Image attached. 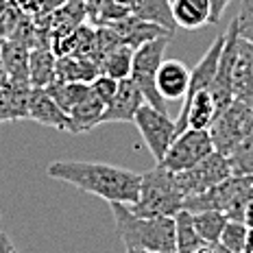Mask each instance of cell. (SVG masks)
Masks as SVG:
<instances>
[{
    "instance_id": "cell-14",
    "label": "cell",
    "mask_w": 253,
    "mask_h": 253,
    "mask_svg": "<svg viewBox=\"0 0 253 253\" xmlns=\"http://www.w3.org/2000/svg\"><path fill=\"white\" fill-rule=\"evenodd\" d=\"M234 98L253 107V44L240 38L234 63Z\"/></svg>"
},
{
    "instance_id": "cell-11",
    "label": "cell",
    "mask_w": 253,
    "mask_h": 253,
    "mask_svg": "<svg viewBox=\"0 0 253 253\" xmlns=\"http://www.w3.org/2000/svg\"><path fill=\"white\" fill-rule=\"evenodd\" d=\"M144 103H146L144 96H142L140 87L133 83V79H123V81H118V89H116V96L112 98V103L105 107L101 125L133 123L135 114Z\"/></svg>"
},
{
    "instance_id": "cell-1",
    "label": "cell",
    "mask_w": 253,
    "mask_h": 253,
    "mask_svg": "<svg viewBox=\"0 0 253 253\" xmlns=\"http://www.w3.org/2000/svg\"><path fill=\"white\" fill-rule=\"evenodd\" d=\"M46 175L94 194L107 203L125 205H131L138 199L142 177L133 170L103 162H52L46 168Z\"/></svg>"
},
{
    "instance_id": "cell-6",
    "label": "cell",
    "mask_w": 253,
    "mask_h": 253,
    "mask_svg": "<svg viewBox=\"0 0 253 253\" xmlns=\"http://www.w3.org/2000/svg\"><path fill=\"white\" fill-rule=\"evenodd\" d=\"M208 131L210 138H212L214 151L229 155L253 131V107L234 98V103L229 107H225L216 116Z\"/></svg>"
},
{
    "instance_id": "cell-37",
    "label": "cell",
    "mask_w": 253,
    "mask_h": 253,
    "mask_svg": "<svg viewBox=\"0 0 253 253\" xmlns=\"http://www.w3.org/2000/svg\"><path fill=\"white\" fill-rule=\"evenodd\" d=\"M13 253H20V251H13Z\"/></svg>"
},
{
    "instance_id": "cell-10",
    "label": "cell",
    "mask_w": 253,
    "mask_h": 253,
    "mask_svg": "<svg viewBox=\"0 0 253 253\" xmlns=\"http://www.w3.org/2000/svg\"><path fill=\"white\" fill-rule=\"evenodd\" d=\"M236 46H238V33H236L234 22L225 31V44L218 57L214 81L210 85V94L216 105V116L234 103V63H236Z\"/></svg>"
},
{
    "instance_id": "cell-8",
    "label": "cell",
    "mask_w": 253,
    "mask_h": 253,
    "mask_svg": "<svg viewBox=\"0 0 253 253\" xmlns=\"http://www.w3.org/2000/svg\"><path fill=\"white\" fill-rule=\"evenodd\" d=\"M231 175H234V172H231L229 157L223 155V153H218V151L210 153L205 160H201L199 164L188 168V170L175 172L177 186L186 199L194 197V194H199V192H205L208 188L225 181V179L231 177Z\"/></svg>"
},
{
    "instance_id": "cell-16",
    "label": "cell",
    "mask_w": 253,
    "mask_h": 253,
    "mask_svg": "<svg viewBox=\"0 0 253 253\" xmlns=\"http://www.w3.org/2000/svg\"><path fill=\"white\" fill-rule=\"evenodd\" d=\"M101 75L98 61L85 55H63L57 57V79L59 81H77V83H92Z\"/></svg>"
},
{
    "instance_id": "cell-4",
    "label": "cell",
    "mask_w": 253,
    "mask_h": 253,
    "mask_svg": "<svg viewBox=\"0 0 253 253\" xmlns=\"http://www.w3.org/2000/svg\"><path fill=\"white\" fill-rule=\"evenodd\" d=\"M253 197V177L247 175H231L225 181L188 197L183 201V210L188 212H203V210H216L223 212L229 220H242L245 205Z\"/></svg>"
},
{
    "instance_id": "cell-21",
    "label": "cell",
    "mask_w": 253,
    "mask_h": 253,
    "mask_svg": "<svg viewBox=\"0 0 253 253\" xmlns=\"http://www.w3.org/2000/svg\"><path fill=\"white\" fill-rule=\"evenodd\" d=\"M0 59L9 81L29 83V50L22 42H4L0 46Z\"/></svg>"
},
{
    "instance_id": "cell-22",
    "label": "cell",
    "mask_w": 253,
    "mask_h": 253,
    "mask_svg": "<svg viewBox=\"0 0 253 253\" xmlns=\"http://www.w3.org/2000/svg\"><path fill=\"white\" fill-rule=\"evenodd\" d=\"M131 63H133V48L118 44L98 57V70H101V75L114 77L116 81H123V79H129L131 75Z\"/></svg>"
},
{
    "instance_id": "cell-7",
    "label": "cell",
    "mask_w": 253,
    "mask_h": 253,
    "mask_svg": "<svg viewBox=\"0 0 253 253\" xmlns=\"http://www.w3.org/2000/svg\"><path fill=\"white\" fill-rule=\"evenodd\" d=\"M214 153V144L210 138V131L205 129H186L183 133H179L172 144L168 146L166 155L162 162L164 168H168L170 172H181L192 168L194 164H199L201 160Z\"/></svg>"
},
{
    "instance_id": "cell-28",
    "label": "cell",
    "mask_w": 253,
    "mask_h": 253,
    "mask_svg": "<svg viewBox=\"0 0 253 253\" xmlns=\"http://www.w3.org/2000/svg\"><path fill=\"white\" fill-rule=\"evenodd\" d=\"M231 22L236 26L238 38L253 44V0H240V9Z\"/></svg>"
},
{
    "instance_id": "cell-30",
    "label": "cell",
    "mask_w": 253,
    "mask_h": 253,
    "mask_svg": "<svg viewBox=\"0 0 253 253\" xmlns=\"http://www.w3.org/2000/svg\"><path fill=\"white\" fill-rule=\"evenodd\" d=\"M210 2V24H218V20L223 18L225 9L229 7L231 0H208Z\"/></svg>"
},
{
    "instance_id": "cell-32",
    "label": "cell",
    "mask_w": 253,
    "mask_h": 253,
    "mask_svg": "<svg viewBox=\"0 0 253 253\" xmlns=\"http://www.w3.org/2000/svg\"><path fill=\"white\" fill-rule=\"evenodd\" d=\"M194 253H229L220 242H203Z\"/></svg>"
},
{
    "instance_id": "cell-3",
    "label": "cell",
    "mask_w": 253,
    "mask_h": 253,
    "mask_svg": "<svg viewBox=\"0 0 253 253\" xmlns=\"http://www.w3.org/2000/svg\"><path fill=\"white\" fill-rule=\"evenodd\" d=\"M183 192L177 186L175 172H170L162 164H155L151 170L142 172L138 199L129 205V210L138 216H175L183 210Z\"/></svg>"
},
{
    "instance_id": "cell-19",
    "label": "cell",
    "mask_w": 253,
    "mask_h": 253,
    "mask_svg": "<svg viewBox=\"0 0 253 253\" xmlns=\"http://www.w3.org/2000/svg\"><path fill=\"white\" fill-rule=\"evenodd\" d=\"M172 18L179 29L197 31L210 24V2L208 0H170Z\"/></svg>"
},
{
    "instance_id": "cell-18",
    "label": "cell",
    "mask_w": 253,
    "mask_h": 253,
    "mask_svg": "<svg viewBox=\"0 0 253 253\" xmlns=\"http://www.w3.org/2000/svg\"><path fill=\"white\" fill-rule=\"evenodd\" d=\"M129 9H131V15H135V18L162 26L168 33H175L177 24H175V18H172L170 0H131Z\"/></svg>"
},
{
    "instance_id": "cell-15",
    "label": "cell",
    "mask_w": 253,
    "mask_h": 253,
    "mask_svg": "<svg viewBox=\"0 0 253 253\" xmlns=\"http://www.w3.org/2000/svg\"><path fill=\"white\" fill-rule=\"evenodd\" d=\"M114 29V33L120 38L125 46H129V48H138V46L146 44V42L160 38V35H166L168 31H164L162 26L157 24H151V22H144V20L135 18V15H125V18L116 20V22L109 24ZM175 35V33H170Z\"/></svg>"
},
{
    "instance_id": "cell-20",
    "label": "cell",
    "mask_w": 253,
    "mask_h": 253,
    "mask_svg": "<svg viewBox=\"0 0 253 253\" xmlns=\"http://www.w3.org/2000/svg\"><path fill=\"white\" fill-rule=\"evenodd\" d=\"M57 79V55L48 48L29 52V83L31 87H46Z\"/></svg>"
},
{
    "instance_id": "cell-33",
    "label": "cell",
    "mask_w": 253,
    "mask_h": 253,
    "mask_svg": "<svg viewBox=\"0 0 253 253\" xmlns=\"http://www.w3.org/2000/svg\"><path fill=\"white\" fill-rule=\"evenodd\" d=\"M242 223L247 227H253V197L249 199V203L245 205V212H242Z\"/></svg>"
},
{
    "instance_id": "cell-34",
    "label": "cell",
    "mask_w": 253,
    "mask_h": 253,
    "mask_svg": "<svg viewBox=\"0 0 253 253\" xmlns=\"http://www.w3.org/2000/svg\"><path fill=\"white\" fill-rule=\"evenodd\" d=\"M13 245L11 240H9V236L4 234V231H0V253H13Z\"/></svg>"
},
{
    "instance_id": "cell-17",
    "label": "cell",
    "mask_w": 253,
    "mask_h": 253,
    "mask_svg": "<svg viewBox=\"0 0 253 253\" xmlns=\"http://www.w3.org/2000/svg\"><path fill=\"white\" fill-rule=\"evenodd\" d=\"M103 112H105V105L89 92L75 109L68 112V120H70L68 133H87V131L101 126Z\"/></svg>"
},
{
    "instance_id": "cell-35",
    "label": "cell",
    "mask_w": 253,
    "mask_h": 253,
    "mask_svg": "<svg viewBox=\"0 0 253 253\" xmlns=\"http://www.w3.org/2000/svg\"><path fill=\"white\" fill-rule=\"evenodd\" d=\"M245 253H253V227H247V242H245Z\"/></svg>"
},
{
    "instance_id": "cell-36",
    "label": "cell",
    "mask_w": 253,
    "mask_h": 253,
    "mask_svg": "<svg viewBox=\"0 0 253 253\" xmlns=\"http://www.w3.org/2000/svg\"><path fill=\"white\" fill-rule=\"evenodd\" d=\"M126 253H175V251H126Z\"/></svg>"
},
{
    "instance_id": "cell-31",
    "label": "cell",
    "mask_w": 253,
    "mask_h": 253,
    "mask_svg": "<svg viewBox=\"0 0 253 253\" xmlns=\"http://www.w3.org/2000/svg\"><path fill=\"white\" fill-rule=\"evenodd\" d=\"M9 85V83H7ZM7 85H0V125L11 120V112H9V92Z\"/></svg>"
},
{
    "instance_id": "cell-24",
    "label": "cell",
    "mask_w": 253,
    "mask_h": 253,
    "mask_svg": "<svg viewBox=\"0 0 253 253\" xmlns=\"http://www.w3.org/2000/svg\"><path fill=\"white\" fill-rule=\"evenodd\" d=\"M172 218H175V251L177 253H194L205 240L199 236L197 227H194L192 212L181 210V212H177Z\"/></svg>"
},
{
    "instance_id": "cell-9",
    "label": "cell",
    "mask_w": 253,
    "mask_h": 253,
    "mask_svg": "<svg viewBox=\"0 0 253 253\" xmlns=\"http://www.w3.org/2000/svg\"><path fill=\"white\" fill-rule=\"evenodd\" d=\"M133 125L138 126L142 140L149 146L151 155L155 157V162H162L168 151V146L175 140V120L168 118L166 112L151 107V105H142L133 118Z\"/></svg>"
},
{
    "instance_id": "cell-5",
    "label": "cell",
    "mask_w": 253,
    "mask_h": 253,
    "mask_svg": "<svg viewBox=\"0 0 253 253\" xmlns=\"http://www.w3.org/2000/svg\"><path fill=\"white\" fill-rule=\"evenodd\" d=\"M170 38L172 35L166 33V35H160V38L138 46L133 50V63H131V75H129V79H133V83L140 87L146 105L160 109V112H166V98L157 92L155 75H157L160 63L164 61V52H166V46L170 42Z\"/></svg>"
},
{
    "instance_id": "cell-12",
    "label": "cell",
    "mask_w": 253,
    "mask_h": 253,
    "mask_svg": "<svg viewBox=\"0 0 253 253\" xmlns=\"http://www.w3.org/2000/svg\"><path fill=\"white\" fill-rule=\"evenodd\" d=\"M29 118L35 123L52 126L57 131H68V114L52 101V96L44 87H31L29 94Z\"/></svg>"
},
{
    "instance_id": "cell-26",
    "label": "cell",
    "mask_w": 253,
    "mask_h": 253,
    "mask_svg": "<svg viewBox=\"0 0 253 253\" xmlns=\"http://www.w3.org/2000/svg\"><path fill=\"white\" fill-rule=\"evenodd\" d=\"M229 164L234 175L253 177V131L229 153Z\"/></svg>"
},
{
    "instance_id": "cell-27",
    "label": "cell",
    "mask_w": 253,
    "mask_h": 253,
    "mask_svg": "<svg viewBox=\"0 0 253 253\" xmlns=\"http://www.w3.org/2000/svg\"><path fill=\"white\" fill-rule=\"evenodd\" d=\"M220 245L229 253H245L247 242V225L242 220H227L223 234H220Z\"/></svg>"
},
{
    "instance_id": "cell-29",
    "label": "cell",
    "mask_w": 253,
    "mask_h": 253,
    "mask_svg": "<svg viewBox=\"0 0 253 253\" xmlns=\"http://www.w3.org/2000/svg\"><path fill=\"white\" fill-rule=\"evenodd\" d=\"M116 89H118V81H116L114 77H107V75H98L92 83H89V92H92L105 107H107V105L112 103V98L116 96Z\"/></svg>"
},
{
    "instance_id": "cell-2",
    "label": "cell",
    "mask_w": 253,
    "mask_h": 253,
    "mask_svg": "<svg viewBox=\"0 0 253 253\" xmlns=\"http://www.w3.org/2000/svg\"><path fill=\"white\" fill-rule=\"evenodd\" d=\"M109 208L126 251H175V218L138 216L125 203H109Z\"/></svg>"
},
{
    "instance_id": "cell-23",
    "label": "cell",
    "mask_w": 253,
    "mask_h": 253,
    "mask_svg": "<svg viewBox=\"0 0 253 253\" xmlns=\"http://www.w3.org/2000/svg\"><path fill=\"white\" fill-rule=\"evenodd\" d=\"M44 89L52 96V101L68 114L70 109H75L77 105L89 94V83L59 81V79H55V81H52L50 85H46Z\"/></svg>"
},
{
    "instance_id": "cell-13",
    "label": "cell",
    "mask_w": 253,
    "mask_h": 253,
    "mask_svg": "<svg viewBox=\"0 0 253 253\" xmlns=\"http://www.w3.org/2000/svg\"><path fill=\"white\" fill-rule=\"evenodd\" d=\"M190 83V70L177 59H164L157 68L155 85L166 101H179L186 96Z\"/></svg>"
},
{
    "instance_id": "cell-25",
    "label": "cell",
    "mask_w": 253,
    "mask_h": 253,
    "mask_svg": "<svg viewBox=\"0 0 253 253\" xmlns=\"http://www.w3.org/2000/svg\"><path fill=\"white\" fill-rule=\"evenodd\" d=\"M192 220L199 236L205 242H218L229 218L223 212H216V210H203V212H192Z\"/></svg>"
}]
</instances>
